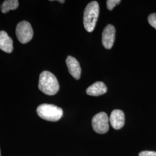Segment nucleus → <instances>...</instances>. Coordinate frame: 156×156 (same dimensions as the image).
Here are the masks:
<instances>
[{"label":"nucleus","instance_id":"obj_1","mask_svg":"<svg viewBox=\"0 0 156 156\" xmlns=\"http://www.w3.org/2000/svg\"><path fill=\"white\" fill-rule=\"evenodd\" d=\"M38 87L45 94L53 95L58 91L60 86L56 76L52 73L45 71L39 75Z\"/></svg>","mask_w":156,"mask_h":156},{"label":"nucleus","instance_id":"obj_2","mask_svg":"<svg viewBox=\"0 0 156 156\" xmlns=\"http://www.w3.org/2000/svg\"><path fill=\"white\" fill-rule=\"evenodd\" d=\"M100 12L98 3L94 1L86 6L83 13V24L87 31H93L97 22Z\"/></svg>","mask_w":156,"mask_h":156},{"label":"nucleus","instance_id":"obj_3","mask_svg":"<svg viewBox=\"0 0 156 156\" xmlns=\"http://www.w3.org/2000/svg\"><path fill=\"white\" fill-rule=\"evenodd\" d=\"M39 117L49 122H57L62 118L63 111L61 108L52 104H43L37 109Z\"/></svg>","mask_w":156,"mask_h":156},{"label":"nucleus","instance_id":"obj_4","mask_svg":"<svg viewBox=\"0 0 156 156\" xmlns=\"http://www.w3.org/2000/svg\"><path fill=\"white\" fill-rule=\"evenodd\" d=\"M16 34L20 42L24 44L30 42L33 38V30L30 23L24 20L17 25Z\"/></svg>","mask_w":156,"mask_h":156},{"label":"nucleus","instance_id":"obj_5","mask_svg":"<svg viewBox=\"0 0 156 156\" xmlns=\"http://www.w3.org/2000/svg\"><path fill=\"white\" fill-rule=\"evenodd\" d=\"M109 118L106 113L100 112L92 119V126L97 133L105 134L109 130Z\"/></svg>","mask_w":156,"mask_h":156},{"label":"nucleus","instance_id":"obj_6","mask_svg":"<svg viewBox=\"0 0 156 156\" xmlns=\"http://www.w3.org/2000/svg\"><path fill=\"white\" fill-rule=\"evenodd\" d=\"M116 30L112 24H108L104 28L102 34V42L107 49H111L115 40Z\"/></svg>","mask_w":156,"mask_h":156},{"label":"nucleus","instance_id":"obj_7","mask_svg":"<svg viewBox=\"0 0 156 156\" xmlns=\"http://www.w3.org/2000/svg\"><path fill=\"white\" fill-rule=\"evenodd\" d=\"M109 120L113 128L120 129L123 127L125 123L124 113L121 110H114L112 112Z\"/></svg>","mask_w":156,"mask_h":156},{"label":"nucleus","instance_id":"obj_8","mask_svg":"<svg viewBox=\"0 0 156 156\" xmlns=\"http://www.w3.org/2000/svg\"><path fill=\"white\" fill-rule=\"evenodd\" d=\"M66 63L69 73L75 79H79L81 75V68L78 60L73 56H68Z\"/></svg>","mask_w":156,"mask_h":156},{"label":"nucleus","instance_id":"obj_9","mask_svg":"<svg viewBox=\"0 0 156 156\" xmlns=\"http://www.w3.org/2000/svg\"><path fill=\"white\" fill-rule=\"evenodd\" d=\"M0 49L11 53L13 49V41L4 31H0Z\"/></svg>","mask_w":156,"mask_h":156},{"label":"nucleus","instance_id":"obj_10","mask_svg":"<svg viewBox=\"0 0 156 156\" xmlns=\"http://www.w3.org/2000/svg\"><path fill=\"white\" fill-rule=\"evenodd\" d=\"M107 92V87L102 82H97L86 90V93L91 96H99Z\"/></svg>","mask_w":156,"mask_h":156},{"label":"nucleus","instance_id":"obj_11","mask_svg":"<svg viewBox=\"0 0 156 156\" xmlns=\"http://www.w3.org/2000/svg\"><path fill=\"white\" fill-rule=\"evenodd\" d=\"M19 6V1L17 0H6L5 1L1 6V12L6 13L11 10L16 9Z\"/></svg>","mask_w":156,"mask_h":156},{"label":"nucleus","instance_id":"obj_12","mask_svg":"<svg viewBox=\"0 0 156 156\" xmlns=\"http://www.w3.org/2000/svg\"><path fill=\"white\" fill-rule=\"evenodd\" d=\"M120 2V0H108L106 1L107 8L109 11H112L115 8V6L119 5Z\"/></svg>","mask_w":156,"mask_h":156},{"label":"nucleus","instance_id":"obj_13","mask_svg":"<svg viewBox=\"0 0 156 156\" xmlns=\"http://www.w3.org/2000/svg\"><path fill=\"white\" fill-rule=\"evenodd\" d=\"M148 22L153 27L156 29V13H152L149 16Z\"/></svg>","mask_w":156,"mask_h":156},{"label":"nucleus","instance_id":"obj_14","mask_svg":"<svg viewBox=\"0 0 156 156\" xmlns=\"http://www.w3.org/2000/svg\"><path fill=\"white\" fill-rule=\"evenodd\" d=\"M139 156H156V151H142L139 154Z\"/></svg>","mask_w":156,"mask_h":156},{"label":"nucleus","instance_id":"obj_15","mask_svg":"<svg viewBox=\"0 0 156 156\" xmlns=\"http://www.w3.org/2000/svg\"><path fill=\"white\" fill-rule=\"evenodd\" d=\"M59 2H60V3H62V4H63V3H64L65 2V1L64 0H62V1H58Z\"/></svg>","mask_w":156,"mask_h":156},{"label":"nucleus","instance_id":"obj_16","mask_svg":"<svg viewBox=\"0 0 156 156\" xmlns=\"http://www.w3.org/2000/svg\"><path fill=\"white\" fill-rule=\"evenodd\" d=\"M0 156H1V152H0Z\"/></svg>","mask_w":156,"mask_h":156}]
</instances>
